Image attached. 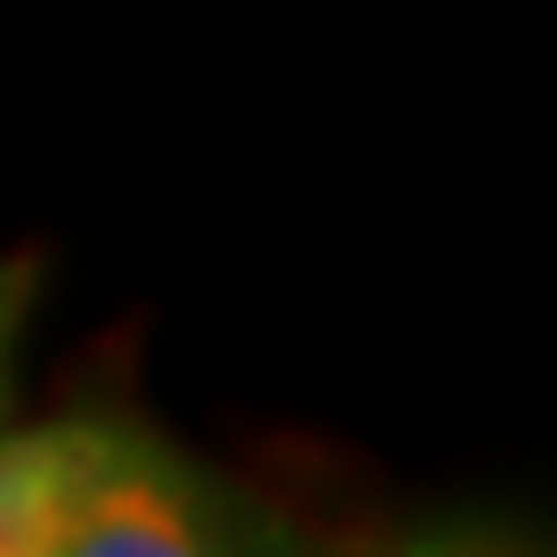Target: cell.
Segmentation results:
<instances>
[{
	"label": "cell",
	"mask_w": 557,
	"mask_h": 557,
	"mask_svg": "<svg viewBox=\"0 0 557 557\" xmlns=\"http://www.w3.org/2000/svg\"><path fill=\"white\" fill-rule=\"evenodd\" d=\"M37 289H44V253H0V428L15 406V355L29 333V311H37Z\"/></svg>",
	"instance_id": "7a4b0ae2"
},
{
	"label": "cell",
	"mask_w": 557,
	"mask_h": 557,
	"mask_svg": "<svg viewBox=\"0 0 557 557\" xmlns=\"http://www.w3.org/2000/svg\"><path fill=\"white\" fill-rule=\"evenodd\" d=\"M289 521L124 413L0 428V557L289 550Z\"/></svg>",
	"instance_id": "6da1fadb"
}]
</instances>
